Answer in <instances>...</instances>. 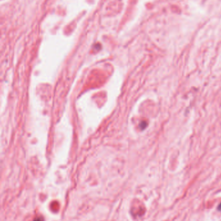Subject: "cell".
Listing matches in <instances>:
<instances>
[{
  "instance_id": "6da1fadb",
  "label": "cell",
  "mask_w": 221,
  "mask_h": 221,
  "mask_svg": "<svg viewBox=\"0 0 221 221\" xmlns=\"http://www.w3.org/2000/svg\"><path fill=\"white\" fill-rule=\"evenodd\" d=\"M219 210H221V204L219 206Z\"/></svg>"
}]
</instances>
